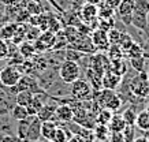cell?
Segmentation results:
<instances>
[{
	"label": "cell",
	"mask_w": 149,
	"mask_h": 142,
	"mask_svg": "<svg viewBox=\"0 0 149 142\" xmlns=\"http://www.w3.org/2000/svg\"><path fill=\"white\" fill-rule=\"evenodd\" d=\"M129 89L133 96L149 98V79L146 71L137 73L129 83Z\"/></svg>",
	"instance_id": "cell-1"
},
{
	"label": "cell",
	"mask_w": 149,
	"mask_h": 142,
	"mask_svg": "<svg viewBox=\"0 0 149 142\" xmlns=\"http://www.w3.org/2000/svg\"><path fill=\"white\" fill-rule=\"evenodd\" d=\"M70 90L71 97L77 101H89L93 98V87L85 79L78 78L77 81L70 83Z\"/></svg>",
	"instance_id": "cell-2"
},
{
	"label": "cell",
	"mask_w": 149,
	"mask_h": 142,
	"mask_svg": "<svg viewBox=\"0 0 149 142\" xmlns=\"http://www.w3.org/2000/svg\"><path fill=\"white\" fill-rule=\"evenodd\" d=\"M59 78L66 83H72L77 81L81 75V67L77 62L71 60H63L62 64L59 66Z\"/></svg>",
	"instance_id": "cell-3"
},
{
	"label": "cell",
	"mask_w": 149,
	"mask_h": 142,
	"mask_svg": "<svg viewBox=\"0 0 149 142\" xmlns=\"http://www.w3.org/2000/svg\"><path fill=\"white\" fill-rule=\"evenodd\" d=\"M23 74L18 70L17 66H14L11 63H7L0 70V83L6 87H13L15 86L18 81L21 79Z\"/></svg>",
	"instance_id": "cell-4"
},
{
	"label": "cell",
	"mask_w": 149,
	"mask_h": 142,
	"mask_svg": "<svg viewBox=\"0 0 149 142\" xmlns=\"http://www.w3.org/2000/svg\"><path fill=\"white\" fill-rule=\"evenodd\" d=\"M59 69H52V67H48V69H45L44 71H41V73H38V75H37V82H38V85H40V87L42 89V90H48L52 85H54L56 81L59 79Z\"/></svg>",
	"instance_id": "cell-5"
},
{
	"label": "cell",
	"mask_w": 149,
	"mask_h": 142,
	"mask_svg": "<svg viewBox=\"0 0 149 142\" xmlns=\"http://www.w3.org/2000/svg\"><path fill=\"white\" fill-rule=\"evenodd\" d=\"M47 93L49 94L51 98L54 100H60V98H68L71 97V90H70V83L63 82L59 78L52 86L47 90Z\"/></svg>",
	"instance_id": "cell-6"
},
{
	"label": "cell",
	"mask_w": 149,
	"mask_h": 142,
	"mask_svg": "<svg viewBox=\"0 0 149 142\" xmlns=\"http://www.w3.org/2000/svg\"><path fill=\"white\" fill-rule=\"evenodd\" d=\"M91 40L93 42L95 48L97 49V52H107V49L109 48V41H108V36H107V32L105 30H101V29H95L92 30L91 34Z\"/></svg>",
	"instance_id": "cell-7"
},
{
	"label": "cell",
	"mask_w": 149,
	"mask_h": 142,
	"mask_svg": "<svg viewBox=\"0 0 149 142\" xmlns=\"http://www.w3.org/2000/svg\"><path fill=\"white\" fill-rule=\"evenodd\" d=\"M78 18L85 25H89L95 19L99 18V7L95 4H91V3H84L78 11Z\"/></svg>",
	"instance_id": "cell-8"
},
{
	"label": "cell",
	"mask_w": 149,
	"mask_h": 142,
	"mask_svg": "<svg viewBox=\"0 0 149 142\" xmlns=\"http://www.w3.org/2000/svg\"><path fill=\"white\" fill-rule=\"evenodd\" d=\"M54 120H56V122L60 123V124L72 122V120H74V112H72V108L68 105V104H66V103H60V104H58Z\"/></svg>",
	"instance_id": "cell-9"
},
{
	"label": "cell",
	"mask_w": 149,
	"mask_h": 142,
	"mask_svg": "<svg viewBox=\"0 0 149 142\" xmlns=\"http://www.w3.org/2000/svg\"><path fill=\"white\" fill-rule=\"evenodd\" d=\"M68 48H72V49H77L82 53H86V55H93L97 52V49L95 48L93 45V42H92L91 37L88 36H84L82 38H79L78 41L75 42H71V44H68Z\"/></svg>",
	"instance_id": "cell-10"
},
{
	"label": "cell",
	"mask_w": 149,
	"mask_h": 142,
	"mask_svg": "<svg viewBox=\"0 0 149 142\" xmlns=\"http://www.w3.org/2000/svg\"><path fill=\"white\" fill-rule=\"evenodd\" d=\"M120 82H122V77L115 73H112L111 70L104 71L103 77H101V85H103L104 89L116 90L118 87L120 86Z\"/></svg>",
	"instance_id": "cell-11"
},
{
	"label": "cell",
	"mask_w": 149,
	"mask_h": 142,
	"mask_svg": "<svg viewBox=\"0 0 149 142\" xmlns=\"http://www.w3.org/2000/svg\"><path fill=\"white\" fill-rule=\"evenodd\" d=\"M56 107H58V103L49 97V100L47 101L45 104L42 105L40 111H38V114L36 115L37 118L41 120V122H47V120H54L55 118V112H56Z\"/></svg>",
	"instance_id": "cell-12"
},
{
	"label": "cell",
	"mask_w": 149,
	"mask_h": 142,
	"mask_svg": "<svg viewBox=\"0 0 149 142\" xmlns=\"http://www.w3.org/2000/svg\"><path fill=\"white\" fill-rule=\"evenodd\" d=\"M41 122L37 116H32L30 119V124H29V130H27V135L26 139L27 141H41Z\"/></svg>",
	"instance_id": "cell-13"
},
{
	"label": "cell",
	"mask_w": 149,
	"mask_h": 142,
	"mask_svg": "<svg viewBox=\"0 0 149 142\" xmlns=\"http://www.w3.org/2000/svg\"><path fill=\"white\" fill-rule=\"evenodd\" d=\"M58 126H59V123L56 120H47V122H42V123H41V138L51 141L52 137H54L55 131H56V128H58Z\"/></svg>",
	"instance_id": "cell-14"
},
{
	"label": "cell",
	"mask_w": 149,
	"mask_h": 142,
	"mask_svg": "<svg viewBox=\"0 0 149 142\" xmlns=\"http://www.w3.org/2000/svg\"><path fill=\"white\" fill-rule=\"evenodd\" d=\"M129 69H130L129 62H126L125 57L123 59H116V60H109V70L112 73L120 75V77H123L129 71Z\"/></svg>",
	"instance_id": "cell-15"
},
{
	"label": "cell",
	"mask_w": 149,
	"mask_h": 142,
	"mask_svg": "<svg viewBox=\"0 0 149 142\" xmlns=\"http://www.w3.org/2000/svg\"><path fill=\"white\" fill-rule=\"evenodd\" d=\"M126 126H127L126 122L123 120L122 115H119V114H113L108 123V128L111 133H122Z\"/></svg>",
	"instance_id": "cell-16"
},
{
	"label": "cell",
	"mask_w": 149,
	"mask_h": 142,
	"mask_svg": "<svg viewBox=\"0 0 149 142\" xmlns=\"http://www.w3.org/2000/svg\"><path fill=\"white\" fill-rule=\"evenodd\" d=\"M17 22H6L0 26V38H3L6 41H10L15 34L17 30Z\"/></svg>",
	"instance_id": "cell-17"
},
{
	"label": "cell",
	"mask_w": 149,
	"mask_h": 142,
	"mask_svg": "<svg viewBox=\"0 0 149 142\" xmlns=\"http://www.w3.org/2000/svg\"><path fill=\"white\" fill-rule=\"evenodd\" d=\"M138 130L141 131H149V112L146 109H142L137 114V119H136V123H134Z\"/></svg>",
	"instance_id": "cell-18"
},
{
	"label": "cell",
	"mask_w": 149,
	"mask_h": 142,
	"mask_svg": "<svg viewBox=\"0 0 149 142\" xmlns=\"http://www.w3.org/2000/svg\"><path fill=\"white\" fill-rule=\"evenodd\" d=\"M19 53L23 59H30L34 53H36V48H34V44L32 41H22L19 44Z\"/></svg>",
	"instance_id": "cell-19"
},
{
	"label": "cell",
	"mask_w": 149,
	"mask_h": 142,
	"mask_svg": "<svg viewBox=\"0 0 149 142\" xmlns=\"http://www.w3.org/2000/svg\"><path fill=\"white\" fill-rule=\"evenodd\" d=\"M27 116H29V112H27L26 107H22V105H19V104H15L11 108V111H10V118L13 120H15V122L26 119Z\"/></svg>",
	"instance_id": "cell-20"
},
{
	"label": "cell",
	"mask_w": 149,
	"mask_h": 142,
	"mask_svg": "<svg viewBox=\"0 0 149 142\" xmlns=\"http://www.w3.org/2000/svg\"><path fill=\"white\" fill-rule=\"evenodd\" d=\"M130 26L138 29V30H142V32L145 33V30H146V15L138 14V12H134V11H133Z\"/></svg>",
	"instance_id": "cell-21"
},
{
	"label": "cell",
	"mask_w": 149,
	"mask_h": 142,
	"mask_svg": "<svg viewBox=\"0 0 149 142\" xmlns=\"http://www.w3.org/2000/svg\"><path fill=\"white\" fill-rule=\"evenodd\" d=\"M109 134L111 131H109L108 126H105V124H96L93 128V135H95L96 141H107Z\"/></svg>",
	"instance_id": "cell-22"
},
{
	"label": "cell",
	"mask_w": 149,
	"mask_h": 142,
	"mask_svg": "<svg viewBox=\"0 0 149 142\" xmlns=\"http://www.w3.org/2000/svg\"><path fill=\"white\" fill-rule=\"evenodd\" d=\"M146 64H149V60L145 59L144 56L129 59V66H130L133 70H136L137 73H141V71H146V67H145Z\"/></svg>",
	"instance_id": "cell-23"
},
{
	"label": "cell",
	"mask_w": 149,
	"mask_h": 142,
	"mask_svg": "<svg viewBox=\"0 0 149 142\" xmlns=\"http://www.w3.org/2000/svg\"><path fill=\"white\" fill-rule=\"evenodd\" d=\"M137 114H138V111H137L133 105H129L126 109L123 111L122 118H123V120L126 122L127 126H134L136 119H137Z\"/></svg>",
	"instance_id": "cell-24"
},
{
	"label": "cell",
	"mask_w": 149,
	"mask_h": 142,
	"mask_svg": "<svg viewBox=\"0 0 149 142\" xmlns=\"http://www.w3.org/2000/svg\"><path fill=\"white\" fill-rule=\"evenodd\" d=\"M133 44H134V40H133V37H131L130 33H127V32L120 33V37H119V41H118L116 45L120 46V49H122L123 52H126Z\"/></svg>",
	"instance_id": "cell-25"
},
{
	"label": "cell",
	"mask_w": 149,
	"mask_h": 142,
	"mask_svg": "<svg viewBox=\"0 0 149 142\" xmlns=\"http://www.w3.org/2000/svg\"><path fill=\"white\" fill-rule=\"evenodd\" d=\"M97 7H99V18L109 19V18H112V17H115V10L111 8L104 0L97 6Z\"/></svg>",
	"instance_id": "cell-26"
},
{
	"label": "cell",
	"mask_w": 149,
	"mask_h": 142,
	"mask_svg": "<svg viewBox=\"0 0 149 142\" xmlns=\"http://www.w3.org/2000/svg\"><path fill=\"white\" fill-rule=\"evenodd\" d=\"M32 98L33 93L30 90H22V92H18L15 94V103L22 107H27V104L32 101Z\"/></svg>",
	"instance_id": "cell-27"
},
{
	"label": "cell",
	"mask_w": 149,
	"mask_h": 142,
	"mask_svg": "<svg viewBox=\"0 0 149 142\" xmlns=\"http://www.w3.org/2000/svg\"><path fill=\"white\" fill-rule=\"evenodd\" d=\"M112 115H113V112H111L109 109H107V108H101V109L97 112V115H96V123L108 126L109 120H111V118H112Z\"/></svg>",
	"instance_id": "cell-28"
},
{
	"label": "cell",
	"mask_w": 149,
	"mask_h": 142,
	"mask_svg": "<svg viewBox=\"0 0 149 142\" xmlns=\"http://www.w3.org/2000/svg\"><path fill=\"white\" fill-rule=\"evenodd\" d=\"M105 55L108 56L109 60H116V59H123V57H125V52L120 49L119 45L112 44V45H109V48L107 49Z\"/></svg>",
	"instance_id": "cell-29"
},
{
	"label": "cell",
	"mask_w": 149,
	"mask_h": 142,
	"mask_svg": "<svg viewBox=\"0 0 149 142\" xmlns=\"http://www.w3.org/2000/svg\"><path fill=\"white\" fill-rule=\"evenodd\" d=\"M144 53V49H142V45L138 44V42L134 41V44L129 48V49L125 52V57L127 59H133V57H140Z\"/></svg>",
	"instance_id": "cell-30"
},
{
	"label": "cell",
	"mask_w": 149,
	"mask_h": 142,
	"mask_svg": "<svg viewBox=\"0 0 149 142\" xmlns=\"http://www.w3.org/2000/svg\"><path fill=\"white\" fill-rule=\"evenodd\" d=\"M86 53H82V52H79V51L77 49H72V48H66V52H64V57H66V60H71V62H77V63H79V60L85 56Z\"/></svg>",
	"instance_id": "cell-31"
},
{
	"label": "cell",
	"mask_w": 149,
	"mask_h": 142,
	"mask_svg": "<svg viewBox=\"0 0 149 142\" xmlns=\"http://www.w3.org/2000/svg\"><path fill=\"white\" fill-rule=\"evenodd\" d=\"M25 8L29 11L30 15H38V14H42V7L41 4L37 1V0H27L26 1V7Z\"/></svg>",
	"instance_id": "cell-32"
},
{
	"label": "cell",
	"mask_w": 149,
	"mask_h": 142,
	"mask_svg": "<svg viewBox=\"0 0 149 142\" xmlns=\"http://www.w3.org/2000/svg\"><path fill=\"white\" fill-rule=\"evenodd\" d=\"M134 12L148 15L149 12V0H134Z\"/></svg>",
	"instance_id": "cell-33"
},
{
	"label": "cell",
	"mask_w": 149,
	"mask_h": 142,
	"mask_svg": "<svg viewBox=\"0 0 149 142\" xmlns=\"http://www.w3.org/2000/svg\"><path fill=\"white\" fill-rule=\"evenodd\" d=\"M122 134L125 137V142H133L136 138V126H126Z\"/></svg>",
	"instance_id": "cell-34"
},
{
	"label": "cell",
	"mask_w": 149,
	"mask_h": 142,
	"mask_svg": "<svg viewBox=\"0 0 149 142\" xmlns=\"http://www.w3.org/2000/svg\"><path fill=\"white\" fill-rule=\"evenodd\" d=\"M120 30L116 28H111L107 32V36H108V41L109 44L112 45V44H118V41H119V37H120Z\"/></svg>",
	"instance_id": "cell-35"
},
{
	"label": "cell",
	"mask_w": 149,
	"mask_h": 142,
	"mask_svg": "<svg viewBox=\"0 0 149 142\" xmlns=\"http://www.w3.org/2000/svg\"><path fill=\"white\" fill-rule=\"evenodd\" d=\"M8 56V46H7V41L0 38V60L7 59Z\"/></svg>",
	"instance_id": "cell-36"
},
{
	"label": "cell",
	"mask_w": 149,
	"mask_h": 142,
	"mask_svg": "<svg viewBox=\"0 0 149 142\" xmlns=\"http://www.w3.org/2000/svg\"><path fill=\"white\" fill-rule=\"evenodd\" d=\"M108 142H125V137L122 133H111L108 137Z\"/></svg>",
	"instance_id": "cell-37"
},
{
	"label": "cell",
	"mask_w": 149,
	"mask_h": 142,
	"mask_svg": "<svg viewBox=\"0 0 149 142\" xmlns=\"http://www.w3.org/2000/svg\"><path fill=\"white\" fill-rule=\"evenodd\" d=\"M104 1H105V3H107V4H108L109 7H111V8L116 10V8H118V6L120 4V1H122V0H104Z\"/></svg>",
	"instance_id": "cell-38"
},
{
	"label": "cell",
	"mask_w": 149,
	"mask_h": 142,
	"mask_svg": "<svg viewBox=\"0 0 149 142\" xmlns=\"http://www.w3.org/2000/svg\"><path fill=\"white\" fill-rule=\"evenodd\" d=\"M133 142H149V138L146 137V135H140V137H136L134 138V141Z\"/></svg>",
	"instance_id": "cell-39"
},
{
	"label": "cell",
	"mask_w": 149,
	"mask_h": 142,
	"mask_svg": "<svg viewBox=\"0 0 149 142\" xmlns=\"http://www.w3.org/2000/svg\"><path fill=\"white\" fill-rule=\"evenodd\" d=\"M85 3H91V4H95V6H99L103 0H84Z\"/></svg>",
	"instance_id": "cell-40"
},
{
	"label": "cell",
	"mask_w": 149,
	"mask_h": 142,
	"mask_svg": "<svg viewBox=\"0 0 149 142\" xmlns=\"http://www.w3.org/2000/svg\"><path fill=\"white\" fill-rule=\"evenodd\" d=\"M145 109L149 112V100H148V103H146V105H145Z\"/></svg>",
	"instance_id": "cell-41"
},
{
	"label": "cell",
	"mask_w": 149,
	"mask_h": 142,
	"mask_svg": "<svg viewBox=\"0 0 149 142\" xmlns=\"http://www.w3.org/2000/svg\"><path fill=\"white\" fill-rule=\"evenodd\" d=\"M0 131L3 133V126H1V122H0Z\"/></svg>",
	"instance_id": "cell-42"
},
{
	"label": "cell",
	"mask_w": 149,
	"mask_h": 142,
	"mask_svg": "<svg viewBox=\"0 0 149 142\" xmlns=\"http://www.w3.org/2000/svg\"><path fill=\"white\" fill-rule=\"evenodd\" d=\"M42 142H52V141H48V139H42Z\"/></svg>",
	"instance_id": "cell-43"
},
{
	"label": "cell",
	"mask_w": 149,
	"mask_h": 142,
	"mask_svg": "<svg viewBox=\"0 0 149 142\" xmlns=\"http://www.w3.org/2000/svg\"><path fill=\"white\" fill-rule=\"evenodd\" d=\"M148 66H149V64H148ZM148 70H149V67H148ZM148 70H146V71H148Z\"/></svg>",
	"instance_id": "cell-44"
},
{
	"label": "cell",
	"mask_w": 149,
	"mask_h": 142,
	"mask_svg": "<svg viewBox=\"0 0 149 142\" xmlns=\"http://www.w3.org/2000/svg\"><path fill=\"white\" fill-rule=\"evenodd\" d=\"M0 26H1V23H0Z\"/></svg>",
	"instance_id": "cell-45"
}]
</instances>
